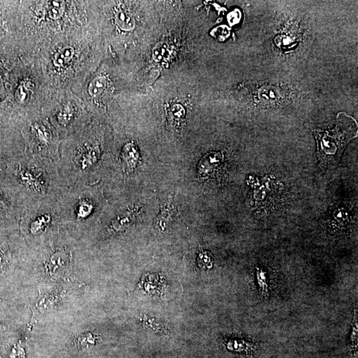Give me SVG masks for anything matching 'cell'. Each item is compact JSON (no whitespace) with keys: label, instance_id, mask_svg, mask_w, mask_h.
I'll return each mask as SVG.
<instances>
[{"label":"cell","instance_id":"cell-8","mask_svg":"<svg viewBox=\"0 0 358 358\" xmlns=\"http://www.w3.org/2000/svg\"><path fill=\"white\" fill-rule=\"evenodd\" d=\"M309 128L317 139L319 166L324 170H334L344 149L357 134L356 122L352 117L341 114L332 128Z\"/></svg>","mask_w":358,"mask_h":358},{"label":"cell","instance_id":"cell-6","mask_svg":"<svg viewBox=\"0 0 358 358\" xmlns=\"http://www.w3.org/2000/svg\"><path fill=\"white\" fill-rule=\"evenodd\" d=\"M101 195L95 184L68 186L58 200L61 228L82 233L94 224L103 205Z\"/></svg>","mask_w":358,"mask_h":358},{"label":"cell","instance_id":"cell-12","mask_svg":"<svg viewBox=\"0 0 358 358\" xmlns=\"http://www.w3.org/2000/svg\"><path fill=\"white\" fill-rule=\"evenodd\" d=\"M33 54L19 46H0V98H5L11 72L22 58Z\"/></svg>","mask_w":358,"mask_h":358},{"label":"cell","instance_id":"cell-14","mask_svg":"<svg viewBox=\"0 0 358 358\" xmlns=\"http://www.w3.org/2000/svg\"><path fill=\"white\" fill-rule=\"evenodd\" d=\"M222 160V155L220 153H210L207 154L200 161L198 166L199 174L204 176L210 175L212 173L215 172L216 168L220 165Z\"/></svg>","mask_w":358,"mask_h":358},{"label":"cell","instance_id":"cell-1","mask_svg":"<svg viewBox=\"0 0 358 358\" xmlns=\"http://www.w3.org/2000/svg\"><path fill=\"white\" fill-rule=\"evenodd\" d=\"M92 29L60 36L35 47L50 92H77L93 73Z\"/></svg>","mask_w":358,"mask_h":358},{"label":"cell","instance_id":"cell-9","mask_svg":"<svg viewBox=\"0 0 358 358\" xmlns=\"http://www.w3.org/2000/svg\"><path fill=\"white\" fill-rule=\"evenodd\" d=\"M21 133L27 155L58 163L61 141L44 114L40 113L22 119Z\"/></svg>","mask_w":358,"mask_h":358},{"label":"cell","instance_id":"cell-10","mask_svg":"<svg viewBox=\"0 0 358 358\" xmlns=\"http://www.w3.org/2000/svg\"><path fill=\"white\" fill-rule=\"evenodd\" d=\"M19 227L28 240H51L61 229L58 201L41 202L25 208Z\"/></svg>","mask_w":358,"mask_h":358},{"label":"cell","instance_id":"cell-18","mask_svg":"<svg viewBox=\"0 0 358 358\" xmlns=\"http://www.w3.org/2000/svg\"><path fill=\"white\" fill-rule=\"evenodd\" d=\"M198 263L200 267L202 268H210L212 267V258L210 254L207 251L200 252L198 259Z\"/></svg>","mask_w":358,"mask_h":358},{"label":"cell","instance_id":"cell-17","mask_svg":"<svg viewBox=\"0 0 358 358\" xmlns=\"http://www.w3.org/2000/svg\"><path fill=\"white\" fill-rule=\"evenodd\" d=\"M230 30L226 26L218 27L212 31L211 35L220 40H224L229 37Z\"/></svg>","mask_w":358,"mask_h":358},{"label":"cell","instance_id":"cell-20","mask_svg":"<svg viewBox=\"0 0 358 358\" xmlns=\"http://www.w3.org/2000/svg\"><path fill=\"white\" fill-rule=\"evenodd\" d=\"M241 13L240 10H235L227 15V21L231 26H234L239 23L240 21Z\"/></svg>","mask_w":358,"mask_h":358},{"label":"cell","instance_id":"cell-2","mask_svg":"<svg viewBox=\"0 0 358 358\" xmlns=\"http://www.w3.org/2000/svg\"><path fill=\"white\" fill-rule=\"evenodd\" d=\"M94 2L20 1L21 31L32 50L46 40L92 29Z\"/></svg>","mask_w":358,"mask_h":358},{"label":"cell","instance_id":"cell-16","mask_svg":"<svg viewBox=\"0 0 358 358\" xmlns=\"http://www.w3.org/2000/svg\"><path fill=\"white\" fill-rule=\"evenodd\" d=\"M97 341H98V337L96 335L92 334V333H88V334H82L78 336V339L76 340V342H77L78 346L80 348L87 349L90 346L95 345Z\"/></svg>","mask_w":358,"mask_h":358},{"label":"cell","instance_id":"cell-11","mask_svg":"<svg viewBox=\"0 0 358 358\" xmlns=\"http://www.w3.org/2000/svg\"><path fill=\"white\" fill-rule=\"evenodd\" d=\"M20 1H0V46L27 47L21 31Z\"/></svg>","mask_w":358,"mask_h":358},{"label":"cell","instance_id":"cell-13","mask_svg":"<svg viewBox=\"0 0 358 358\" xmlns=\"http://www.w3.org/2000/svg\"><path fill=\"white\" fill-rule=\"evenodd\" d=\"M139 159L138 148L134 143L123 144L118 155V170L123 177H129L136 170Z\"/></svg>","mask_w":358,"mask_h":358},{"label":"cell","instance_id":"cell-7","mask_svg":"<svg viewBox=\"0 0 358 358\" xmlns=\"http://www.w3.org/2000/svg\"><path fill=\"white\" fill-rule=\"evenodd\" d=\"M42 114L49 119L60 141L84 129L93 119L82 99L71 91L50 92Z\"/></svg>","mask_w":358,"mask_h":358},{"label":"cell","instance_id":"cell-15","mask_svg":"<svg viewBox=\"0 0 358 358\" xmlns=\"http://www.w3.org/2000/svg\"><path fill=\"white\" fill-rule=\"evenodd\" d=\"M115 23L120 30L130 31L135 28V20L130 13L123 9L115 11Z\"/></svg>","mask_w":358,"mask_h":358},{"label":"cell","instance_id":"cell-5","mask_svg":"<svg viewBox=\"0 0 358 358\" xmlns=\"http://www.w3.org/2000/svg\"><path fill=\"white\" fill-rule=\"evenodd\" d=\"M50 90L35 54L22 58L11 72L4 101L22 119L42 113Z\"/></svg>","mask_w":358,"mask_h":358},{"label":"cell","instance_id":"cell-19","mask_svg":"<svg viewBox=\"0 0 358 358\" xmlns=\"http://www.w3.org/2000/svg\"><path fill=\"white\" fill-rule=\"evenodd\" d=\"M170 114L171 118L175 121H179L184 118L185 111L181 105L175 104L171 108Z\"/></svg>","mask_w":358,"mask_h":358},{"label":"cell","instance_id":"cell-4","mask_svg":"<svg viewBox=\"0 0 358 358\" xmlns=\"http://www.w3.org/2000/svg\"><path fill=\"white\" fill-rule=\"evenodd\" d=\"M103 136L93 118L84 129L61 141L57 165L68 186L98 182L104 152Z\"/></svg>","mask_w":358,"mask_h":358},{"label":"cell","instance_id":"cell-3","mask_svg":"<svg viewBox=\"0 0 358 358\" xmlns=\"http://www.w3.org/2000/svg\"><path fill=\"white\" fill-rule=\"evenodd\" d=\"M8 163V179L19 193L25 208L41 202H57L68 188L57 163L52 160L24 152Z\"/></svg>","mask_w":358,"mask_h":358}]
</instances>
